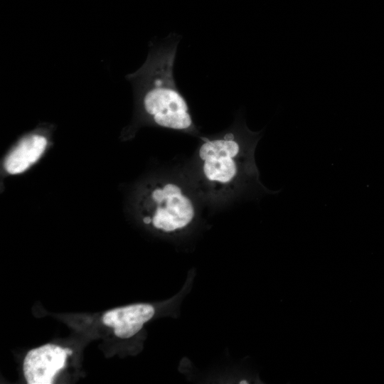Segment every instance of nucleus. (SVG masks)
I'll return each instance as SVG.
<instances>
[{
  "mask_svg": "<svg viewBox=\"0 0 384 384\" xmlns=\"http://www.w3.org/2000/svg\"><path fill=\"white\" fill-rule=\"evenodd\" d=\"M180 37L172 33L151 48L144 63L127 76L144 113L157 125L188 129L193 121L186 100L174 77V65Z\"/></svg>",
  "mask_w": 384,
  "mask_h": 384,
  "instance_id": "nucleus-1",
  "label": "nucleus"
},
{
  "mask_svg": "<svg viewBox=\"0 0 384 384\" xmlns=\"http://www.w3.org/2000/svg\"><path fill=\"white\" fill-rule=\"evenodd\" d=\"M152 198L159 204L151 220L156 228L172 232L185 228L193 220V204L178 186L168 183L157 188L153 191Z\"/></svg>",
  "mask_w": 384,
  "mask_h": 384,
  "instance_id": "nucleus-2",
  "label": "nucleus"
},
{
  "mask_svg": "<svg viewBox=\"0 0 384 384\" xmlns=\"http://www.w3.org/2000/svg\"><path fill=\"white\" fill-rule=\"evenodd\" d=\"M72 351L54 344H46L29 351L23 360V374L28 384H50L62 370Z\"/></svg>",
  "mask_w": 384,
  "mask_h": 384,
  "instance_id": "nucleus-3",
  "label": "nucleus"
},
{
  "mask_svg": "<svg viewBox=\"0 0 384 384\" xmlns=\"http://www.w3.org/2000/svg\"><path fill=\"white\" fill-rule=\"evenodd\" d=\"M154 314L153 305L139 303L110 310L102 315V321L113 329L116 336L129 338L139 332Z\"/></svg>",
  "mask_w": 384,
  "mask_h": 384,
  "instance_id": "nucleus-4",
  "label": "nucleus"
},
{
  "mask_svg": "<svg viewBox=\"0 0 384 384\" xmlns=\"http://www.w3.org/2000/svg\"><path fill=\"white\" fill-rule=\"evenodd\" d=\"M46 145L47 139L41 134L24 137L6 157L5 169L11 174L22 173L40 158Z\"/></svg>",
  "mask_w": 384,
  "mask_h": 384,
  "instance_id": "nucleus-5",
  "label": "nucleus"
},
{
  "mask_svg": "<svg viewBox=\"0 0 384 384\" xmlns=\"http://www.w3.org/2000/svg\"><path fill=\"white\" fill-rule=\"evenodd\" d=\"M204 161L203 172L210 181L226 183L236 174V164L231 157L208 156Z\"/></svg>",
  "mask_w": 384,
  "mask_h": 384,
  "instance_id": "nucleus-6",
  "label": "nucleus"
},
{
  "mask_svg": "<svg viewBox=\"0 0 384 384\" xmlns=\"http://www.w3.org/2000/svg\"><path fill=\"white\" fill-rule=\"evenodd\" d=\"M240 146L235 140V135L226 134L223 139L207 140L200 148L199 156L205 160L208 156L235 157L239 152Z\"/></svg>",
  "mask_w": 384,
  "mask_h": 384,
  "instance_id": "nucleus-7",
  "label": "nucleus"
},
{
  "mask_svg": "<svg viewBox=\"0 0 384 384\" xmlns=\"http://www.w3.org/2000/svg\"><path fill=\"white\" fill-rule=\"evenodd\" d=\"M143 221L144 223L146 224H149L151 222V219L150 217H145L144 219H143Z\"/></svg>",
  "mask_w": 384,
  "mask_h": 384,
  "instance_id": "nucleus-8",
  "label": "nucleus"
}]
</instances>
